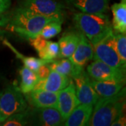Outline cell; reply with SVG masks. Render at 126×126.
I'll list each match as a JSON object with an SVG mask.
<instances>
[{
  "instance_id": "6da1fadb",
  "label": "cell",
  "mask_w": 126,
  "mask_h": 126,
  "mask_svg": "<svg viewBox=\"0 0 126 126\" xmlns=\"http://www.w3.org/2000/svg\"><path fill=\"white\" fill-rule=\"evenodd\" d=\"M54 21H63V19L42 16L16 7L6 14L0 27L29 40L39 36L46 25Z\"/></svg>"
},
{
  "instance_id": "7a4b0ae2",
  "label": "cell",
  "mask_w": 126,
  "mask_h": 126,
  "mask_svg": "<svg viewBox=\"0 0 126 126\" xmlns=\"http://www.w3.org/2000/svg\"><path fill=\"white\" fill-rule=\"evenodd\" d=\"M126 107V88L110 97H99L93 106L87 126H109L123 114Z\"/></svg>"
},
{
  "instance_id": "3957f363",
  "label": "cell",
  "mask_w": 126,
  "mask_h": 126,
  "mask_svg": "<svg viewBox=\"0 0 126 126\" xmlns=\"http://www.w3.org/2000/svg\"><path fill=\"white\" fill-rule=\"evenodd\" d=\"M73 21L77 29L90 41L92 46L113 31L112 25L107 14L76 13Z\"/></svg>"
},
{
  "instance_id": "277c9868",
  "label": "cell",
  "mask_w": 126,
  "mask_h": 126,
  "mask_svg": "<svg viewBox=\"0 0 126 126\" xmlns=\"http://www.w3.org/2000/svg\"><path fill=\"white\" fill-rule=\"evenodd\" d=\"M28 107L20 88L16 84L6 87L0 97V123L14 113L23 112Z\"/></svg>"
},
{
  "instance_id": "5b68a950",
  "label": "cell",
  "mask_w": 126,
  "mask_h": 126,
  "mask_svg": "<svg viewBox=\"0 0 126 126\" xmlns=\"http://www.w3.org/2000/svg\"><path fill=\"white\" fill-rule=\"evenodd\" d=\"M17 8L49 18L63 19L64 5L58 0H20Z\"/></svg>"
},
{
  "instance_id": "8992f818",
  "label": "cell",
  "mask_w": 126,
  "mask_h": 126,
  "mask_svg": "<svg viewBox=\"0 0 126 126\" xmlns=\"http://www.w3.org/2000/svg\"><path fill=\"white\" fill-rule=\"evenodd\" d=\"M27 125L41 126H63L64 120L57 108H35L27 107L26 109Z\"/></svg>"
},
{
  "instance_id": "52a82bcc",
  "label": "cell",
  "mask_w": 126,
  "mask_h": 126,
  "mask_svg": "<svg viewBox=\"0 0 126 126\" xmlns=\"http://www.w3.org/2000/svg\"><path fill=\"white\" fill-rule=\"evenodd\" d=\"M113 31L102 40L93 45V60H99L109 66L117 69H126V65L123 64L118 55L111 43L110 37Z\"/></svg>"
},
{
  "instance_id": "ba28073f",
  "label": "cell",
  "mask_w": 126,
  "mask_h": 126,
  "mask_svg": "<svg viewBox=\"0 0 126 126\" xmlns=\"http://www.w3.org/2000/svg\"><path fill=\"white\" fill-rule=\"evenodd\" d=\"M87 73L95 81H126V70L117 69L99 60H94L87 67Z\"/></svg>"
},
{
  "instance_id": "9c48e42d",
  "label": "cell",
  "mask_w": 126,
  "mask_h": 126,
  "mask_svg": "<svg viewBox=\"0 0 126 126\" xmlns=\"http://www.w3.org/2000/svg\"><path fill=\"white\" fill-rule=\"evenodd\" d=\"M72 79L74 81L76 94L80 103L94 106L99 96L91 85L90 77L88 73L83 70Z\"/></svg>"
},
{
  "instance_id": "30bf717a",
  "label": "cell",
  "mask_w": 126,
  "mask_h": 126,
  "mask_svg": "<svg viewBox=\"0 0 126 126\" xmlns=\"http://www.w3.org/2000/svg\"><path fill=\"white\" fill-rule=\"evenodd\" d=\"M79 104L81 103L77 98L74 83L72 79L67 87L58 92L57 109L63 119L66 121L72 111Z\"/></svg>"
},
{
  "instance_id": "8fae6325",
  "label": "cell",
  "mask_w": 126,
  "mask_h": 126,
  "mask_svg": "<svg viewBox=\"0 0 126 126\" xmlns=\"http://www.w3.org/2000/svg\"><path fill=\"white\" fill-rule=\"evenodd\" d=\"M58 92L54 93L43 89L34 88L24 94L27 102L35 108H57Z\"/></svg>"
},
{
  "instance_id": "7c38bea8",
  "label": "cell",
  "mask_w": 126,
  "mask_h": 126,
  "mask_svg": "<svg viewBox=\"0 0 126 126\" xmlns=\"http://www.w3.org/2000/svg\"><path fill=\"white\" fill-rule=\"evenodd\" d=\"M72 9L86 14H107L109 0H64Z\"/></svg>"
},
{
  "instance_id": "4fadbf2b",
  "label": "cell",
  "mask_w": 126,
  "mask_h": 126,
  "mask_svg": "<svg viewBox=\"0 0 126 126\" xmlns=\"http://www.w3.org/2000/svg\"><path fill=\"white\" fill-rule=\"evenodd\" d=\"M93 58L92 44L83 34L79 32V41L73 54L69 58L74 64L83 67L88 61Z\"/></svg>"
},
{
  "instance_id": "5bb4252c",
  "label": "cell",
  "mask_w": 126,
  "mask_h": 126,
  "mask_svg": "<svg viewBox=\"0 0 126 126\" xmlns=\"http://www.w3.org/2000/svg\"><path fill=\"white\" fill-rule=\"evenodd\" d=\"M72 79L50 70L49 75L43 80H39L34 88L43 89L50 92L58 93L69 84Z\"/></svg>"
},
{
  "instance_id": "9a60e30c",
  "label": "cell",
  "mask_w": 126,
  "mask_h": 126,
  "mask_svg": "<svg viewBox=\"0 0 126 126\" xmlns=\"http://www.w3.org/2000/svg\"><path fill=\"white\" fill-rule=\"evenodd\" d=\"M93 106L79 104L69 117L66 119L63 126H87L91 114L93 112Z\"/></svg>"
},
{
  "instance_id": "2e32d148",
  "label": "cell",
  "mask_w": 126,
  "mask_h": 126,
  "mask_svg": "<svg viewBox=\"0 0 126 126\" xmlns=\"http://www.w3.org/2000/svg\"><path fill=\"white\" fill-rule=\"evenodd\" d=\"M90 83L99 97H110L118 93L125 87L126 81H99L90 79Z\"/></svg>"
},
{
  "instance_id": "e0dca14e",
  "label": "cell",
  "mask_w": 126,
  "mask_h": 126,
  "mask_svg": "<svg viewBox=\"0 0 126 126\" xmlns=\"http://www.w3.org/2000/svg\"><path fill=\"white\" fill-rule=\"evenodd\" d=\"M113 14L112 30L115 33L126 32V0H121L111 7Z\"/></svg>"
},
{
  "instance_id": "ac0fdd59",
  "label": "cell",
  "mask_w": 126,
  "mask_h": 126,
  "mask_svg": "<svg viewBox=\"0 0 126 126\" xmlns=\"http://www.w3.org/2000/svg\"><path fill=\"white\" fill-rule=\"evenodd\" d=\"M48 64L51 70L58 72L59 74L65 75L71 79H74L84 70L83 67L76 65L69 58H63L59 61L53 60Z\"/></svg>"
},
{
  "instance_id": "d6986e66",
  "label": "cell",
  "mask_w": 126,
  "mask_h": 126,
  "mask_svg": "<svg viewBox=\"0 0 126 126\" xmlns=\"http://www.w3.org/2000/svg\"><path fill=\"white\" fill-rule=\"evenodd\" d=\"M79 41V33L70 32L64 34L58 42L59 46L58 58H69L74 52Z\"/></svg>"
},
{
  "instance_id": "ffe728a7",
  "label": "cell",
  "mask_w": 126,
  "mask_h": 126,
  "mask_svg": "<svg viewBox=\"0 0 126 126\" xmlns=\"http://www.w3.org/2000/svg\"><path fill=\"white\" fill-rule=\"evenodd\" d=\"M20 89L23 94H25L34 88L36 83L39 81L36 72L24 66L20 70Z\"/></svg>"
},
{
  "instance_id": "44dd1931",
  "label": "cell",
  "mask_w": 126,
  "mask_h": 126,
  "mask_svg": "<svg viewBox=\"0 0 126 126\" xmlns=\"http://www.w3.org/2000/svg\"><path fill=\"white\" fill-rule=\"evenodd\" d=\"M4 44L5 45L7 46L9 48L14 52L16 55V56L17 57V58L20 59L26 67L29 68L30 69L32 70L33 72H36L37 69L40 67L41 65L53 62V61H48V60H43V59L41 58H36L34 57H25V55L21 54L18 50L16 49L7 40L4 41Z\"/></svg>"
},
{
  "instance_id": "7402d4cb",
  "label": "cell",
  "mask_w": 126,
  "mask_h": 126,
  "mask_svg": "<svg viewBox=\"0 0 126 126\" xmlns=\"http://www.w3.org/2000/svg\"><path fill=\"white\" fill-rule=\"evenodd\" d=\"M110 40L122 63L126 65V33H115L113 32L111 34Z\"/></svg>"
},
{
  "instance_id": "603a6c76",
  "label": "cell",
  "mask_w": 126,
  "mask_h": 126,
  "mask_svg": "<svg viewBox=\"0 0 126 126\" xmlns=\"http://www.w3.org/2000/svg\"><path fill=\"white\" fill-rule=\"evenodd\" d=\"M59 46L58 43L48 41L46 47L41 52L38 53V55L41 59L53 61L55 58L58 56Z\"/></svg>"
},
{
  "instance_id": "cb8c5ba5",
  "label": "cell",
  "mask_w": 126,
  "mask_h": 126,
  "mask_svg": "<svg viewBox=\"0 0 126 126\" xmlns=\"http://www.w3.org/2000/svg\"><path fill=\"white\" fill-rule=\"evenodd\" d=\"M63 22V21H54L48 23L41 30L39 36L45 39H49L58 35L62 30Z\"/></svg>"
},
{
  "instance_id": "d4e9b609",
  "label": "cell",
  "mask_w": 126,
  "mask_h": 126,
  "mask_svg": "<svg viewBox=\"0 0 126 126\" xmlns=\"http://www.w3.org/2000/svg\"><path fill=\"white\" fill-rule=\"evenodd\" d=\"M4 126H23L27 125V116L26 111L14 113L3 122Z\"/></svg>"
},
{
  "instance_id": "484cf974",
  "label": "cell",
  "mask_w": 126,
  "mask_h": 126,
  "mask_svg": "<svg viewBox=\"0 0 126 126\" xmlns=\"http://www.w3.org/2000/svg\"><path fill=\"white\" fill-rule=\"evenodd\" d=\"M11 5V0H0V23L5 17L6 14L9 11Z\"/></svg>"
},
{
  "instance_id": "4316f807",
  "label": "cell",
  "mask_w": 126,
  "mask_h": 126,
  "mask_svg": "<svg viewBox=\"0 0 126 126\" xmlns=\"http://www.w3.org/2000/svg\"><path fill=\"white\" fill-rule=\"evenodd\" d=\"M48 64H45L41 65L40 67L37 69L36 72V75L38 77L39 80H43L49 75L50 72V69L49 66Z\"/></svg>"
},
{
  "instance_id": "83f0119b",
  "label": "cell",
  "mask_w": 126,
  "mask_h": 126,
  "mask_svg": "<svg viewBox=\"0 0 126 126\" xmlns=\"http://www.w3.org/2000/svg\"><path fill=\"white\" fill-rule=\"evenodd\" d=\"M126 125V116L122 114L119 117H118L114 121L111 123L112 126H125Z\"/></svg>"
},
{
  "instance_id": "f1b7e54d",
  "label": "cell",
  "mask_w": 126,
  "mask_h": 126,
  "mask_svg": "<svg viewBox=\"0 0 126 126\" xmlns=\"http://www.w3.org/2000/svg\"><path fill=\"white\" fill-rule=\"evenodd\" d=\"M0 97H1V93H0Z\"/></svg>"
}]
</instances>
